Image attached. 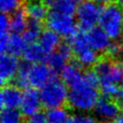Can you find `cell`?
Wrapping results in <instances>:
<instances>
[{"label": "cell", "mask_w": 123, "mask_h": 123, "mask_svg": "<svg viewBox=\"0 0 123 123\" xmlns=\"http://www.w3.org/2000/svg\"><path fill=\"white\" fill-rule=\"evenodd\" d=\"M82 69L83 68L80 66V64L74 59H72L70 62L67 63L63 67V69L61 71L62 80L66 84V86L69 88L76 86L80 82H82L84 78Z\"/></svg>", "instance_id": "13"}, {"label": "cell", "mask_w": 123, "mask_h": 123, "mask_svg": "<svg viewBox=\"0 0 123 123\" xmlns=\"http://www.w3.org/2000/svg\"><path fill=\"white\" fill-rule=\"evenodd\" d=\"M108 123H123V111L121 112V114H120L118 117H116L114 120L110 121V122H108Z\"/></svg>", "instance_id": "31"}, {"label": "cell", "mask_w": 123, "mask_h": 123, "mask_svg": "<svg viewBox=\"0 0 123 123\" xmlns=\"http://www.w3.org/2000/svg\"><path fill=\"white\" fill-rule=\"evenodd\" d=\"M87 38L90 48L99 53H106L111 43V37L101 27L95 26L94 28L90 29L87 32Z\"/></svg>", "instance_id": "10"}, {"label": "cell", "mask_w": 123, "mask_h": 123, "mask_svg": "<svg viewBox=\"0 0 123 123\" xmlns=\"http://www.w3.org/2000/svg\"><path fill=\"white\" fill-rule=\"evenodd\" d=\"M116 1V3L118 4V5H120L122 8H123V0H115Z\"/></svg>", "instance_id": "33"}, {"label": "cell", "mask_w": 123, "mask_h": 123, "mask_svg": "<svg viewBox=\"0 0 123 123\" xmlns=\"http://www.w3.org/2000/svg\"><path fill=\"white\" fill-rule=\"evenodd\" d=\"M46 1H48V0H46Z\"/></svg>", "instance_id": "34"}, {"label": "cell", "mask_w": 123, "mask_h": 123, "mask_svg": "<svg viewBox=\"0 0 123 123\" xmlns=\"http://www.w3.org/2000/svg\"><path fill=\"white\" fill-rule=\"evenodd\" d=\"M24 11L29 18L43 22L48 16L49 8L47 3L42 0H28L24 6Z\"/></svg>", "instance_id": "14"}, {"label": "cell", "mask_w": 123, "mask_h": 123, "mask_svg": "<svg viewBox=\"0 0 123 123\" xmlns=\"http://www.w3.org/2000/svg\"><path fill=\"white\" fill-rule=\"evenodd\" d=\"M21 111L11 108H4L1 111V123H25Z\"/></svg>", "instance_id": "24"}, {"label": "cell", "mask_w": 123, "mask_h": 123, "mask_svg": "<svg viewBox=\"0 0 123 123\" xmlns=\"http://www.w3.org/2000/svg\"><path fill=\"white\" fill-rule=\"evenodd\" d=\"M46 115L49 123H67L71 118L68 110L63 107L50 109L46 112Z\"/></svg>", "instance_id": "23"}, {"label": "cell", "mask_w": 123, "mask_h": 123, "mask_svg": "<svg viewBox=\"0 0 123 123\" xmlns=\"http://www.w3.org/2000/svg\"><path fill=\"white\" fill-rule=\"evenodd\" d=\"M22 94L23 93H21L20 88L13 84H7L3 86L1 90V97H0L2 109L4 108L16 109L17 107H20Z\"/></svg>", "instance_id": "11"}, {"label": "cell", "mask_w": 123, "mask_h": 123, "mask_svg": "<svg viewBox=\"0 0 123 123\" xmlns=\"http://www.w3.org/2000/svg\"><path fill=\"white\" fill-rule=\"evenodd\" d=\"M0 30L1 33L3 32H9L10 30V17L7 13H2L0 17Z\"/></svg>", "instance_id": "29"}, {"label": "cell", "mask_w": 123, "mask_h": 123, "mask_svg": "<svg viewBox=\"0 0 123 123\" xmlns=\"http://www.w3.org/2000/svg\"><path fill=\"white\" fill-rule=\"evenodd\" d=\"M102 7L92 0H83L80 2L76 12L78 28L82 31H89L99 22Z\"/></svg>", "instance_id": "4"}, {"label": "cell", "mask_w": 123, "mask_h": 123, "mask_svg": "<svg viewBox=\"0 0 123 123\" xmlns=\"http://www.w3.org/2000/svg\"><path fill=\"white\" fill-rule=\"evenodd\" d=\"M42 106L40 99V92L35 87L26 88L22 94V100L20 104V111L25 117H29L39 111Z\"/></svg>", "instance_id": "8"}, {"label": "cell", "mask_w": 123, "mask_h": 123, "mask_svg": "<svg viewBox=\"0 0 123 123\" xmlns=\"http://www.w3.org/2000/svg\"><path fill=\"white\" fill-rule=\"evenodd\" d=\"M46 25L49 29L53 30L61 37L69 39L77 32V23L74 20V17L63 16L55 13L48 12L46 18Z\"/></svg>", "instance_id": "6"}, {"label": "cell", "mask_w": 123, "mask_h": 123, "mask_svg": "<svg viewBox=\"0 0 123 123\" xmlns=\"http://www.w3.org/2000/svg\"><path fill=\"white\" fill-rule=\"evenodd\" d=\"M47 115L41 111H38L26 118L25 123H47Z\"/></svg>", "instance_id": "28"}, {"label": "cell", "mask_w": 123, "mask_h": 123, "mask_svg": "<svg viewBox=\"0 0 123 123\" xmlns=\"http://www.w3.org/2000/svg\"><path fill=\"white\" fill-rule=\"evenodd\" d=\"M48 56L45 51L42 49L39 43L34 42L29 43L26 46V49L23 53L24 60L31 62V63H37V62H43L47 61Z\"/></svg>", "instance_id": "16"}, {"label": "cell", "mask_w": 123, "mask_h": 123, "mask_svg": "<svg viewBox=\"0 0 123 123\" xmlns=\"http://www.w3.org/2000/svg\"><path fill=\"white\" fill-rule=\"evenodd\" d=\"M68 92L66 84L55 77L40 90L42 107L50 110L67 106Z\"/></svg>", "instance_id": "3"}, {"label": "cell", "mask_w": 123, "mask_h": 123, "mask_svg": "<svg viewBox=\"0 0 123 123\" xmlns=\"http://www.w3.org/2000/svg\"><path fill=\"white\" fill-rule=\"evenodd\" d=\"M99 24L111 38L123 39V8L117 3L102 7Z\"/></svg>", "instance_id": "2"}, {"label": "cell", "mask_w": 123, "mask_h": 123, "mask_svg": "<svg viewBox=\"0 0 123 123\" xmlns=\"http://www.w3.org/2000/svg\"><path fill=\"white\" fill-rule=\"evenodd\" d=\"M42 28H43L42 21H38V20H36V19L29 18L27 27L24 30L22 37H24L25 41L28 44L29 43H34L39 38V37L42 33Z\"/></svg>", "instance_id": "18"}, {"label": "cell", "mask_w": 123, "mask_h": 123, "mask_svg": "<svg viewBox=\"0 0 123 123\" xmlns=\"http://www.w3.org/2000/svg\"><path fill=\"white\" fill-rule=\"evenodd\" d=\"M55 73L56 72L49 65L43 62L32 63L28 75L29 84L35 88H42L56 77Z\"/></svg>", "instance_id": "7"}, {"label": "cell", "mask_w": 123, "mask_h": 123, "mask_svg": "<svg viewBox=\"0 0 123 123\" xmlns=\"http://www.w3.org/2000/svg\"><path fill=\"white\" fill-rule=\"evenodd\" d=\"M99 98L98 88L87 84L83 78L82 82L70 87L67 106L79 111H89L94 110Z\"/></svg>", "instance_id": "1"}, {"label": "cell", "mask_w": 123, "mask_h": 123, "mask_svg": "<svg viewBox=\"0 0 123 123\" xmlns=\"http://www.w3.org/2000/svg\"><path fill=\"white\" fill-rule=\"evenodd\" d=\"M31 65H32V63L25 60L23 62H19V67H18L17 73L12 83H13V85L18 86L20 89H26L30 86L28 75H29V70L31 68Z\"/></svg>", "instance_id": "20"}, {"label": "cell", "mask_w": 123, "mask_h": 123, "mask_svg": "<svg viewBox=\"0 0 123 123\" xmlns=\"http://www.w3.org/2000/svg\"><path fill=\"white\" fill-rule=\"evenodd\" d=\"M49 12L74 17L80 4V0H48L47 2Z\"/></svg>", "instance_id": "12"}, {"label": "cell", "mask_w": 123, "mask_h": 123, "mask_svg": "<svg viewBox=\"0 0 123 123\" xmlns=\"http://www.w3.org/2000/svg\"><path fill=\"white\" fill-rule=\"evenodd\" d=\"M19 67V62L15 56L11 55L9 53H4L1 56V64H0V77H1V84L5 86L7 84H11Z\"/></svg>", "instance_id": "9"}, {"label": "cell", "mask_w": 123, "mask_h": 123, "mask_svg": "<svg viewBox=\"0 0 123 123\" xmlns=\"http://www.w3.org/2000/svg\"><path fill=\"white\" fill-rule=\"evenodd\" d=\"M28 15L24 9H19L16 12H12L10 17V30L12 33H22L27 27L28 24Z\"/></svg>", "instance_id": "17"}, {"label": "cell", "mask_w": 123, "mask_h": 123, "mask_svg": "<svg viewBox=\"0 0 123 123\" xmlns=\"http://www.w3.org/2000/svg\"><path fill=\"white\" fill-rule=\"evenodd\" d=\"M97 53L98 52H96L92 48H87L85 51L75 55L73 59L80 64L82 68H89L93 67L95 63L98 62L100 57Z\"/></svg>", "instance_id": "19"}, {"label": "cell", "mask_w": 123, "mask_h": 123, "mask_svg": "<svg viewBox=\"0 0 123 123\" xmlns=\"http://www.w3.org/2000/svg\"><path fill=\"white\" fill-rule=\"evenodd\" d=\"M48 65L55 71V72H60L63 69V67L67 64V60L57 50L50 54L47 59Z\"/></svg>", "instance_id": "25"}, {"label": "cell", "mask_w": 123, "mask_h": 123, "mask_svg": "<svg viewBox=\"0 0 123 123\" xmlns=\"http://www.w3.org/2000/svg\"><path fill=\"white\" fill-rule=\"evenodd\" d=\"M68 42L70 43V45L73 49L74 56L85 51L87 48H90L88 38H87V34H86L85 31H82V30L77 31L76 34L73 35L68 39Z\"/></svg>", "instance_id": "22"}, {"label": "cell", "mask_w": 123, "mask_h": 123, "mask_svg": "<svg viewBox=\"0 0 123 123\" xmlns=\"http://www.w3.org/2000/svg\"><path fill=\"white\" fill-rule=\"evenodd\" d=\"M92 1H94V2H96L97 4H99V5H108V4H110V3H112V1L113 0H92Z\"/></svg>", "instance_id": "32"}, {"label": "cell", "mask_w": 123, "mask_h": 123, "mask_svg": "<svg viewBox=\"0 0 123 123\" xmlns=\"http://www.w3.org/2000/svg\"><path fill=\"white\" fill-rule=\"evenodd\" d=\"M21 0H0V9L2 13L12 14L20 9Z\"/></svg>", "instance_id": "26"}, {"label": "cell", "mask_w": 123, "mask_h": 123, "mask_svg": "<svg viewBox=\"0 0 123 123\" xmlns=\"http://www.w3.org/2000/svg\"><path fill=\"white\" fill-rule=\"evenodd\" d=\"M93 111L95 117L101 123H108L118 117L123 111V109L115 98L103 95L99 98Z\"/></svg>", "instance_id": "5"}, {"label": "cell", "mask_w": 123, "mask_h": 123, "mask_svg": "<svg viewBox=\"0 0 123 123\" xmlns=\"http://www.w3.org/2000/svg\"><path fill=\"white\" fill-rule=\"evenodd\" d=\"M61 42V36L49 28L42 31L38 38V43L47 55H50L53 52H55L58 49Z\"/></svg>", "instance_id": "15"}, {"label": "cell", "mask_w": 123, "mask_h": 123, "mask_svg": "<svg viewBox=\"0 0 123 123\" xmlns=\"http://www.w3.org/2000/svg\"><path fill=\"white\" fill-rule=\"evenodd\" d=\"M67 123H100V121L95 117L89 114L79 113L70 118Z\"/></svg>", "instance_id": "27"}, {"label": "cell", "mask_w": 123, "mask_h": 123, "mask_svg": "<svg viewBox=\"0 0 123 123\" xmlns=\"http://www.w3.org/2000/svg\"><path fill=\"white\" fill-rule=\"evenodd\" d=\"M115 99L118 101V103L120 104L121 108L123 109V82L119 86V92H118V95H117V97Z\"/></svg>", "instance_id": "30"}, {"label": "cell", "mask_w": 123, "mask_h": 123, "mask_svg": "<svg viewBox=\"0 0 123 123\" xmlns=\"http://www.w3.org/2000/svg\"><path fill=\"white\" fill-rule=\"evenodd\" d=\"M26 41L23 37H21L19 34L13 33L12 35L10 36V39L8 42L7 50L6 52L13 55L15 57H18L20 55H23L25 49H26Z\"/></svg>", "instance_id": "21"}]
</instances>
